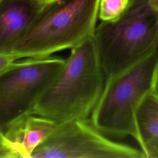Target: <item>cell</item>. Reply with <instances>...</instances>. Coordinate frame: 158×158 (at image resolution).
I'll list each match as a JSON object with an SVG mask.
<instances>
[{
  "label": "cell",
  "instance_id": "8fae6325",
  "mask_svg": "<svg viewBox=\"0 0 158 158\" xmlns=\"http://www.w3.org/2000/svg\"><path fill=\"white\" fill-rule=\"evenodd\" d=\"M17 158L7 141L4 131L0 129V158Z\"/></svg>",
  "mask_w": 158,
  "mask_h": 158
},
{
  "label": "cell",
  "instance_id": "5bb4252c",
  "mask_svg": "<svg viewBox=\"0 0 158 158\" xmlns=\"http://www.w3.org/2000/svg\"><path fill=\"white\" fill-rule=\"evenodd\" d=\"M38 1H40V2H48V1H51V0H37Z\"/></svg>",
  "mask_w": 158,
  "mask_h": 158
},
{
  "label": "cell",
  "instance_id": "3957f363",
  "mask_svg": "<svg viewBox=\"0 0 158 158\" xmlns=\"http://www.w3.org/2000/svg\"><path fill=\"white\" fill-rule=\"evenodd\" d=\"M93 40L106 78L112 77L158 50V11L130 0L118 19L96 25Z\"/></svg>",
  "mask_w": 158,
  "mask_h": 158
},
{
  "label": "cell",
  "instance_id": "9c48e42d",
  "mask_svg": "<svg viewBox=\"0 0 158 158\" xmlns=\"http://www.w3.org/2000/svg\"><path fill=\"white\" fill-rule=\"evenodd\" d=\"M132 137L141 149L158 143V93L156 91L147 94L136 108Z\"/></svg>",
  "mask_w": 158,
  "mask_h": 158
},
{
  "label": "cell",
  "instance_id": "5b68a950",
  "mask_svg": "<svg viewBox=\"0 0 158 158\" xmlns=\"http://www.w3.org/2000/svg\"><path fill=\"white\" fill-rule=\"evenodd\" d=\"M65 63L56 56L25 58L0 72V129L31 112Z\"/></svg>",
  "mask_w": 158,
  "mask_h": 158
},
{
  "label": "cell",
  "instance_id": "6da1fadb",
  "mask_svg": "<svg viewBox=\"0 0 158 158\" xmlns=\"http://www.w3.org/2000/svg\"><path fill=\"white\" fill-rule=\"evenodd\" d=\"M70 49L63 67L31 112L57 123L88 118L106 81L93 38Z\"/></svg>",
  "mask_w": 158,
  "mask_h": 158
},
{
  "label": "cell",
  "instance_id": "ba28073f",
  "mask_svg": "<svg viewBox=\"0 0 158 158\" xmlns=\"http://www.w3.org/2000/svg\"><path fill=\"white\" fill-rule=\"evenodd\" d=\"M44 3L37 0H0V53H12Z\"/></svg>",
  "mask_w": 158,
  "mask_h": 158
},
{
  "label": "cell",
  "instance_id": "8992f818",
  "mask_svg": "<svg viewBox=\"0 0 158 158\" xmlns=\"http://www.w3.org/2000/svg\"><path fill=\"white\" fill-rule=\"evenodd\" d=\"M31 158H144L141 150L106 137L87 118L57 123Z\"/></svg>",
  "mask_w": 158,
  "mask_h": 158
},
{
  "label": "cell",
  "instance_id": "52a82bcc",
  "mask_svg": "<svg viewBox=\"0 0 158 158\" xmlns=\"http://www.w3.org/2000/svg\"><path fill=\"white\" fill-rule=\"evenodd\" d=\"M57 125L49 118L28 112L8 125L4 133L17 157L31 158L35 150Z\"/></svg>",
  "mask_w": 158,
  "mask_h": 158
},
{
  "label": "cell",
  "instance_id": "9a60e30c",
  "mask_svg": "<svg viewBox=\"0 0 158 158\" xmlns=\"http://www.w3.org/2000/svg\"><path fill=\"white\" fill-rule=\"evenodd\" d=\"M156 91L158 93V80H157V86H156Z\"/></svg>",
  "mask_w": 158,
  "mask_h": 158
},
{
  "label": "cell",
  "instance_id": "7a4b0ae2",
  "mask_svg": "<svg viewBox=\"0 0 158 158\" xmlns=\"http://www.w3.org/2000/svg\"><path fill=\"white\" fill-rule=\"evenodd\" d=\"M99 1L45 2L12 53L20 59L47 57L92 38L97 25Z\"/></svg>",
  "mask_w": 158,
  "mask_h": 158
},
{
  "label": "cell",
  "instance_id": "277c9868",
  "mask_svg": "<svg viewBox=\"0 0 158 158\" xmlns=\"http://www.w3.org/2000/svg\"><path fill=\"white\" fill-rule=\"evenodd\" d=\"M158 50L108 78L91 115L94 127L106 135L133 136L134 115L149 93L156 91Z\"/></svg>",
  "mask_w": 158,
  "mask_h": 158
},
{
  "label": "cell",
  "instance_id": "30bf717a",
  "mask_svg": "<svg viewBox=\"0 0 158 158\" xmlns=\"http://www.w3.org/2000/svg\"><path fill=\"white\" fill-rule=\"evenodd\" d=\"M130 3V0H100L98 17L104 22L115 20L127 10Z\"/></svg>",
  "mask_w": 158,
  "mask_h": 158
},
{
  "label": "cell",
  "instance_id": "4fadbf2b",
  "mask_svg": "<svg viewBox=\"0 0 158 158\" xmlns=\"http://www.w3.org/2000/svg\"><path fill=\"white\" fill-rule=\"evenodd\" d=\"M155 10L158 11V0H145Z\"/></svg>",
  "mask_w": 158,
  "mask_h": 158
},
{
  "label": "cell",
  "instance_id": "7c38bea8",
  "mask_svg": "<svg viewBox=\"0 0 158 158\" xmlns=\"http://www.w3.org/2000/svg\"><path fill=\"white\" fill-rule=\"evenodd\" d=\"M19 59H21L13 53H0V72Z\"/></svg>",
  "mask_w": 158,
  "mask_h": 158
}]
</instances>
